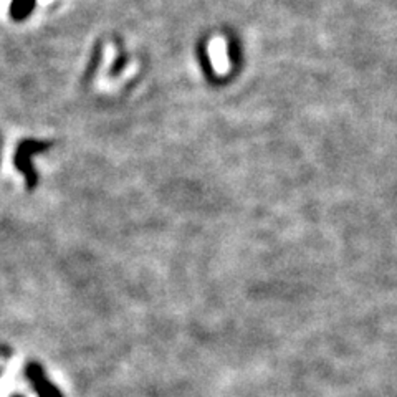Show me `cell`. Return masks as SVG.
Listing matches in <instances>:
<instances>
[{"label": "cell", "mask_w": 397, "mask_h": 397, "mask_svg": "<svg viewBox=\"0 0 397 397\" xmlns=\"http://www.w3.org/2000/svg\"><path fill=\"white\" fill-rule=\"evenodd\" d=\"M12 397H23V396H12Z\"/></svg>", "instance_id": "cell-2"}, {"label": "cell", "mask_w": 397, "mask_h": 397, "mask_svg": "<svg viewBox=\"0 0 397 397\" xmlns=\"http://www.w3.org/2000/svg\"><path fill=\"white\" fill-rule=\"evenodd\" d=\"M25 376L32 383V387L35 389L39 397H64L55 384L48 381L47 376L43 373V367L37 365V362H28L27 367H25Z\"/></svg>", "instance_id": "cell-1"}]
</instances>
